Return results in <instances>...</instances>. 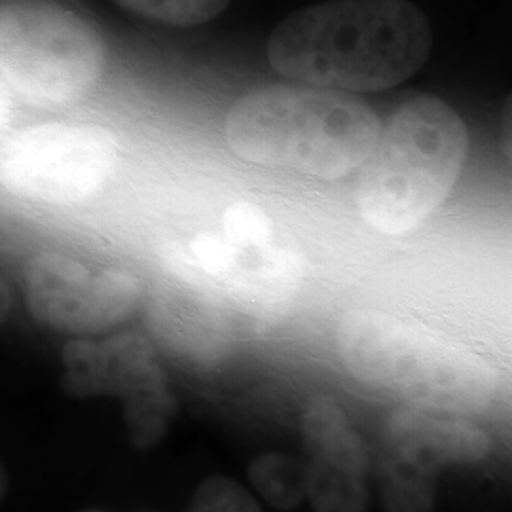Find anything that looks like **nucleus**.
<instances>
[{"instance_id": "obj_2", "label": "nucleus", "mask_w": 512, "mask_h": 512, "mask_svg": "<svg viewBox=\"0 0 512 512\" xmlns=\"http://www.w3.org/2000/svg\"><path fill=\"white\" fill-rule=\"evenodd\" d=\"M336 348L359 382L403 406L471 416L497 395V372L486 359L439 330L389 311H348L336 330Z\"/></svg>"}, {"instance_id": "obj_14", "label": "nucleus", "mask_w": 512, "mask_h": 512, "mask_svg": "<svg viewBox=\"0 0 512 512\" xmlns=\"http://www.w3.org/2000/svg\"><path fill=\"white\" fill-rule=\"evenodd\" d=\"M122 8L164 25L194 27L220 16L230 0H116Z\"/></svg>"}, {"instance_id": "obj_7", "label": "nucleus", "mask_w": 512, "mask_h": 512, "mask_svg": "<svg viewBox=\"0 0 512 512\" xmlns=\"http://www.w3.org/2000/svg\"><path fill=\"white\" fill-rule=\"evenodd\" d=\"M118 162V141L107 129L44 122L21 129L2 143L0 184L23 200L76 205L105 190Z\"/></svg>"}, {"instance_id": "obj_4", "label": "nucleus", "mask_w": 512, "mask_h": 512, "mask_svg": "<svg viewBox=\"0 0 512 512\" xmlns=\"http://www.w3.org/2000/svg\"><path fill=\"white\" fill-rule=\"evenodd\" d=\"M469 156V131L437 95H412L393 110L359 169L361 219L384 234L416 232L452 194Z\"/></svg>"}, {"instance_id": "obj_19", "label": "nucleus", "mask_w": 512, "mask_h": 512, "mask_svg": "<svg viewBox=\"0 0 512 512\" xmlns=\"http://www.w3.org/2000/svg\"><path fill=\"white\" fill-rule=\"evenodd\" d=\"M8 492V473L0 461V501L4 499V495Z\"/></svg>"}, {"instance_id": "obj_12", "label": "nucleus", "mask_w": 512, "mask_h": 512, "mask_svg": "<svg viewBox=\"0 0 512 512\" xmlns=\"http://www.w3.org/2000/svg\"><path fill=\"white\" fill-rule=\"evenodd\" d=\"M308 499L315 512H365L370 458L342 406L327 395L302 414Z\"/></svg>"}, {"instance_id": "obj_17", "label": "nucleus", "mask_w": 512, "mask_h": 512, "mask_svg": "<svg viewBox=\"0 0 512 512\" xmlns=\"http://www.w3.org/2000/svg\"><path fill=\"white\" fill-rule=\"evenodd\" d=\"M10 306H12V296H10V289L4 283V279L0 277V327L4 325L8 313H10Z\"/></svg>"}, {"instance_id": "obj_20", "label": "nucleus", "mask_w": 512, "mask_h": 512, "mask_svg": "<svg viewBox=\"0 0 512 512\" xmlns=\"http://www.w3.org/2000/svg\"><path fill=\"white\" fill-rule=\"evenodd\" d=\"M84 512H105V511H84Z\"/></svg>"}, {"instance_id": "obj_11", "label": "nucleus", "mask_w": 512, "mask_h": 512, "mask_svg": "<svg viewBox=\"0 0 512 512\" xmlns=\"http://www.w3.org/2000/svg\"><path fill=\"white\" fill-rule=\"evenodd\" d=\"M162 264L148 302L154 336L183 363L200 368L220 365L236 348L241 332L236 321L207 287L186 247L165 245Z\"/></svg>"}, {"instance_id": "obj_15", "label": "nucleus", "mask_w": 512, "mask_h": 512, "mask_svg": "<svg viewBox=\"0 0 512 512\" xmlns=\"http://www.w3.org/2000/svg\"><path fill=\"white\" fill-rule=\"evenodd\" d=\"M190 512H262V509L238 482L226 476H211L198 488Z\"/></svg>"}, {"instance_id": "obj_10", "label": "nucleus", "mask_w": 512, "mask_h": 512, "mask_svg": "<svg viewBox=\"0 0 512 512\" xmlns=\"http://www.w3.org/2000/svg\"><path fill=\"white\" fill-rule=\"evenodd\" d=\"M141 281L122 268H95L76 256L46 251L25 270L33 317L52 329L93 334L122 323L137 308Z\"/></svg>"}, {"instance_id": "obj_1", "label": "nucleus", "mask_w": 512, "mask_h": 512, "mask_svg": "<svg viewBox=\"0 0 512 512\" xmlns=\"http://www.w3.org/2000/svg\"><path fill=\"white\" fill-rule=\"evenodd\" d=\"M433 42L431 21L410 0H327L275 27L268 61L275 73L313 88L380 92L418 73Z\"/></svg>"}, {"instance_id": "obj_6", "label": "nucleus", "mask_w": 512, "mask_h": 512, "mask_svg": "<svg viewBox=\"0 0 512 512\" xmlns=\"http://www.w3.org/2000/svg\"><path fill=\"white\" fill-rule=\"evenodd\" d=\"M103 67V38L71 8L52 0L0 6V74L27 103H76L93 92Z\"/></svg>"}, {"instance_id": "obj_9", "label": "nucleus", "mask_w": 512, "mask_h": 512, "mask_svg": "<svg viewBox=\"0 0 512 512\" xmlns=\"http://www.w3.org/2000/svg\"><path fill=\"white\" fill-rule=\"evenodd\" d=\"M61 384L80 399L118 395L131 440L141 450L164 437L175 414V397L164 366L152 342L139 332L69 342L63 349Z\"/></svg>"}, {"instance_id": "obj_13", "label": "nucleus", "mask_w": 512, "mask_h": 512, "mask_svg": "<svg viewBox=\"0 0 512 512\" xmlns=\"http://www.w3.org/2000/svg\"><path fill=\"white\" fill-rule=\"evenodd\" d=\"M249 476L256 490L275 509L291 511L308 497L306 465L291 456L264 454L253 461Z\"/></svg>"}, {"instance_id": "obj_3", "label": "nucleus", "mask_w": 512, "mask_h": 512, "mask_svg": "<svg viewBox=\"0 0 512 512\" xmlns=\"http://www.w3.org/2000/svg\"><path fill=\"white\" fill-rule=\"evenodd\" d=\"M224 131L230 150L245 162L340 179L365 164L382 122L348 93L275 86L243 95Z\"/></svg>"}, {"instance_id": "obj_8", "label": "nucleus", "mask_w": 512, "mask_h": 512, "mask_svg": "<svg viewBox=\"0 0 512 512\" xmlns=\"http://www.w3.org/2000/svg\"><path fill=\"white\" fill-rule=\"evenodd\" d=\"M492 440L469 416L401 406L385 421L378 480L387 512H433L437 475L448 465L476 463Z\"/></svg>"}, {"instance_id": "obj_5", "label": "nucleus", "mask_w": 512, "mask_h": 512, "mask_svg": "<svg viewBox=\"0 0 512 512\" xmlns=\"http://www.w3.org/2000/svg\"><path fill=\"white\" fill-rule=\"evenodd\" d=\"M186 251L241 332L279 323L293 308L304 279L296 243L251 202L230 205L219 228L200 232Z\"/></svg>"}, {"instance_id": "obj_16", "label": "nucleus", "mask_w": 512, "mask_h": 512, "mask_svg": "<svg viewBox=\"0 0 512 512\" xmlns=\"http://www.w3.org/2000/svg\"><path fill=\"white\" fill-rule=\"evenodd\" d=\"M499 145L505 154L507 162L512 165V93L507 97L501 109V122H499Z\"/></svg>"}, {"instance_id": "obj_18", "label": "nucleus", "mask_w": 512, "mask_h": 512, "mask_svg": "<svg viewBox=\"0 0 512 512\" xmlns=\"http://www.w3.org/2000/svg\"><path fill=\"white\" fill-rule=\"evenodd\" d=\"M8 120H10V101H8V93L4 90L2 80H0V135L8 126Z\"/></svg>"}]
</instances>
